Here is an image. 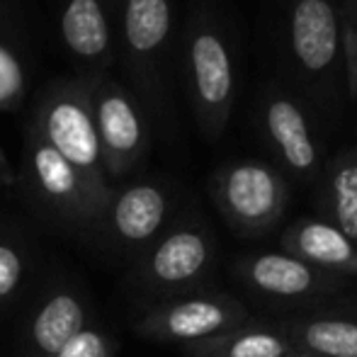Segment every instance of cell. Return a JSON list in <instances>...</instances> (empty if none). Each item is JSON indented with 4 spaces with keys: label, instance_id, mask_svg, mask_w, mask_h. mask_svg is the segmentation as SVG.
Returning a JSON list of instances; mask_svg holds the SVG:
<instances>
[{
    "label": "cell",
    "instance_id": "obj_23",
    "mask_svg": "<svg viewBox=\"0 0 357 357\" xmlns=\"http://www.w3.org/2000/svg\"><path fill=\"white\" fill-rule=\"evenodd\" d=\"M340 17H343V24L357 32V0H340Z\"/></svg>",
    "mask_w": 357,
    "mask_h": 357
},
{
    "label": "cell",
    "instance_id": "obj_10",
    "mask_svg": "<svg viewBox=\"0 0 357 357\" xmlns=\"http://www.w3.org/2000/svg\"><path fill=\"white\" fill-rule=\"evenodd\" d=\"M291 61L314 83H331L343 71V17L333 0H291L287 17Z\"/></svg>",
    "mask_w": 357,
    "mask_h": 357
},
{
    "label": "cell",
    "instance_id": "obj_15",
    "mask_svg": "<svg viewBox=\"0 0 357 357\" xmlns=\"http://www.w3.org/2000/svg\"><path fill=\"white\" fill-rule=\"evenodd\" d=\"M280 248L311 268L348 280L357 278V248L328 219H299L284 231Z\"/></svg>",
    "mask_w": 357,
    "mask_h": 357
},
{
    "label": "cell",
    "instance_id": "obj_13",
    "mask_svg": "<svg viewBox=\"0 0 357 357\" xmlns=\"http://www.w3.org/2000/svg\"><path fill=\"white\" fill-rule=\"evenodd\" d=\"M59 32L68 54L90 68L88 75L107 73L114 56L112 0H56Z\"/></svg>",
    "mask_w": 357,
    "mask_h": 357
},
{
    "label": "cell",
    "instance_id": "obj_14",
    "mask_svg": "<svg viewBox=\"0 0 357 357\" xmlns=\"http://www.w3.org/2000/svg\"><path fill=\"white\" fill-rule=\"evenodd\" d=\"M90 324L85 296L68 284H59L27 316L22 331V357H56L78 331Z\"/></svg>",
    "mask_w": 357,
    "mask_h": 357
},
{
    "label": "cell",
    "instance_id": "obj_22",
    "mask_svg": "<svg viewBox=\"0 0 357 357\" xmlns=\"http://www.w3.org/2000/svg\"><path fill=\"white\" fill-rule=\"evenodd\" d=\"M343 80L350 100H357V32L343 24Z\"/></svg>",
    "mask_w": 357,
    "mask_h": 357
},
{
    "label": "cell",
    "instance_id": "obj_8",
    "mask_svg": "<svg viewBox=\"0 0 357 357\" xmlns=\"http://www.w3.org/2000/svg\"><path fill=\"white\" fill-rule=\"evenodd\" d=\"M173 195L160 180H134L109 190L102 212L90 234L105 248L132 255L134 260L170 226Z\"/></svg>",
    "mask_w": 357,
    "mask_h": 357
},
{
    "label": "cell",
    "instance_id": "obj_5",
    "mask_svg": "<svg viewBox=\"0 0 357 357\" xmlns=\"http://www.w3.org/2000/svg\"><path fill=\"white\" fill-rule=\"evenodd\" d=\"M209 195L236 234L255 238L275 229L284 216L289 183L268 160L243 158L216 168Z\"/></svg>",
    "mask_w": 357,
    "mask_h": 357
},
{
    "label": "cell",
    "instance_id": "obj_17",
    "mask_svg": "<svg viewBox=\"0 0 357 357\" xmlns=\"http://www.w3.org/2000/svg\"><path fill=\"white\" fill-rule=\"evenodd\" d=\"M180 350L185 357H287L291 345L280 328L245 321L214 338L180 345Z\"/></svg>",
    "mask_w": 357,
    "mask_h": 357
},
{
    "label": "cell",
    "instance_id": "obj_16",
    "mask_svg": "<svg viewBox=\"0 0 357 357\" xmlns=\"http://www.w3.org/2000/svg\"><path fill=\"white\" fill-rule=\"evenodd\" d=\"M291 348L316 357H357V319L345 316H294L278 324Z\"/></svg>",
    "mask_w": 357,
    "mask_h": 357
},
{
    "label": "cell",
    "instance_id": "obj_2",
    "mask_svg": "<svg viewBox=\"0 0 357 357\" xmlns=\"http://www.w3.org/2000/svg\"><path fill=\"white\" fill-rule=\"evenodd\" d=\"M183 73L195 122L204 139L216 142L229 127L238 95V66L231 37L209 10L190 17L183 34Z\"/></svg>",
    "mask_w": 357,
    "mask_h": 357
},
{
    "label": "cell",
    "instance_id": "obj_21",
    "mask_svg": "<svg viewBox=\"0 0 357 357\" xmlns=\"http://www.w3.org/2000/svg\"><path fill=\"white\" fill-rule=\"evenodd\" d=\"M24 90V68L20 59L0 44V109H10L17 105Z\"/></svg>",
    "mask_w": 357,
    "mask_h": 357
},
{
    "label": "cell",
    "instance_id": "obj_24",
    "mask_svg": "<svg viewBox=\"0 0 357 357\" xmlns=\"http://www.w3.org/2000/svg\"><path fill=\"white\" fill-rule=\"evenodd\" d=\"M10 183V168H8V160H5V153L0 151V188Z\"/></svg>",
    "mask_w": 357,
    "mask_h": 357
},
{
    "label": "cell",
    "instance_id": "obj_12",
    "mask_svg": "<svg viewBox=\"0 0 357 357\" xmlns=\"http://www.w3.org/2000/svg\"><path fill=\"white\" fill-rule=\"evenodd\" d=\"M260 129L280 163L301 180H314L321 173V149L311 114L296 95L287 88L270 85L258 109Z\"/></svg>",
    "mask_w": 357,
    "mask_h": 357
},
{
    "label": "cell",
    "instance_id": "obj_25",
    "mask_svg": "<svg viewBox=\"0 0 357 357\" xmlns=\"http://www.w3.org/2000/svg\"><path fill=\"white\" fill-rule=\"evenodd\" d=\"M287 357H316V355H309V353H301V350L291 348V353H289V355H287Z\"/></svg>",
    "mask_w": 357,
    "mask_h": 357
},
{
    "label": "cell",
    "instance_id": "obj_3",
    "mask_svg": "<svg viewBox=\"0 0 357 357\" xmlns=\"http://www.w3.org/2000/svg\"><path fill=\"white\" fill-rule=\"evenodd\" d=\"M216 263V238L202 219L170 224L134 260L129 284L151 306L204 289Z\"/></svg>",
    "mask_w": 357,
    "mask_h": 357
},
{
    "label": "cell",
    "instance_id": "obj_20",
    "mask_svg": "<svg viewBox=\"0 0 357 357\" xmlns=\"http://www.w3.org/2000/svg\"><path fill=\"white\" fill-rule=\"evenodd\" d=\"M117 355V343L102 328V326L90 321L83 331L73 335L56 357H114Z\"/></svg>",
    "mask_w": 357,
    "mask_h": 357
},
{
    "label": "cell",
    "instance_id": "obj_7",
    "mask_svg": "<svg viewBox=\"0 0 357 357\" xmlns=\"http://www.w3.org/2000/svg\"><path fill=\"white\" fill-rule=\"evenodd\" d=\"M90 102L107 180L127 178L151 146V124L144 105L124 83L107 73L90 75Z\"/></svg>",
    "mask_w": 357,
    "mask_h": 357
},
{
    "label": "cell",
    "instance_id": "obj_1",
    "mask_svg": "<svg viewBox=\"0 0 357 357\" xmlns=\"http://www.w3.org/2000/svg\"><path fill=\"white\" fill-rule=\"evenodd\" d=\"M114 56L146 114L163 119L170 109L173 0H112Z\"/></svg>",
    "mask_w": 357,
    "mask_h": 357
},
{
    "label": "cell",
    "instance_id": "obj_19",
    "mask_svg": "<svg viewBox=\"0 0 357 357\" xmlns=\"http://www.w3.org/2000/svg\"><path fill=\"white\" fill-rule=\"evenodd\" d=\"M29 278V250L22 238L0 231V309L13 304Z\"/></svg>",
    "mask_w": 357,
    "mask_h": 357
},
{
    "label": "cell",
    "instance_id": "obj_18",
    "mask_svg": "<svg viewBox=\"0 0 357 357\" xmlns=\"http://www.w3.org/2000/svg\"><path fill=\"white\" fill-rule=\"evenodd\" d=\"M326 219L357 248V146L338 153L324 173Z\"/></svg>",
    "mask_w": 357,
    "mask_h": 357
},
{
    "label": "cell",
    "instance_id": "obj_9",
    "mask_svg": "<svg viewBox=\"0 0 357 357\" xmlns=\"http://www.w3.org/2000/svg\"><path fill=\"white\" fill-rule=\"evenodd\" d=\"M250 321L245 304L226 291L197 289L160 301L142 314L134 331L153 343L188 345L236 328Z\"/></svg>",
    "mask_w": 357,
    "mask_h": 357
},
{
    "label": "cell",
    "instance_id": "obj_11",
    "mask_svg": "<svg viewBox=\"0 0 357 357\" xmlns=\"http://www.w3.org/2000/svg\"><path fill=\"white\" fill-rule=\"evenodd\" d=\"M234 275L258 299L278 301V304H304L311 299H324L335 294L348 280L311 268L282 250L238 255L234 260Z\"/></svg>",
    "mask_w": 357,
    "mask_h": 357
},
{
    "label": "cell",
    "instance_id": "obj_4",
    "mask_svg": "<svg viewBox=\"0 0 357 357\" xmlns=\"http://www.w3.org/2000/svg\"><path fill=\"white\" fill-rule=\"evenodd\" d=\"M32 127L95 188H112L105 175L102 151L90 102V75L54 80L39 98Z\"/></svg>",
    "mask_w": 357,
    "mask_h": 357
},
{
    "label": "cell",
    "instance_id": "obj_6",
    "mask_svg": "<svg viewBox=\"0 0 357 357\" xmlns=\"http://www.w3.org/2000/svg\"><path fill=\"white\" fill-rule=\"evenodd\" d=\"M24 183L49 214L83 231L93 229L112 190H100L85 180L34 127L24 137Z\"/></svg>",
    "mask_w": 357,
    "mask_h": 357
}]
</instances>
